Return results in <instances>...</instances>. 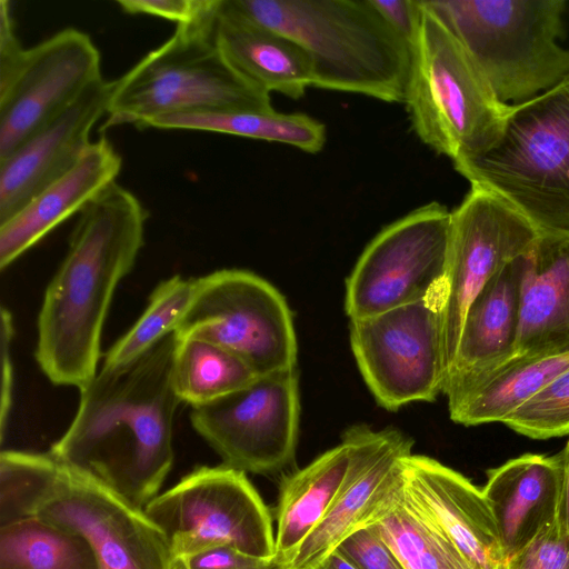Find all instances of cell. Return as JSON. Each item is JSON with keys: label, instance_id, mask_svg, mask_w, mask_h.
Masks as SVG:
<instances>
[{"label": "cell", "instance_id": "cell-1", "mask_svg": "<svg viewBox=\"0 0 569 569\" xmlns=\"http://www.w3.org/2000/svg\"><path fill=\"white\" fill-rule=\"evenodd\" d=\"M171 333L136 360L103 367L82 386L76 415L50 453L120 492L140 509L170 472L179 400Z\"/></svg>", "mask_w": 569, "mask_h": 569}, {"label": "cell", "instance_id": "cell-2", "mask_svg": "<svg viewBox=\"0 0 569 569\" xmlns=\"http://www.w3.org/2000/svg\"><path fill=\"white\" fill-rule=\"evenodd\" d=\"M147 219L117 182L79 213L38 316L36 358L52 383L80 389L96 376L108 310L143 246Z\"/></svg>", "mask_w": 569, "mask_h": 569}, {"label": "cell", "instance_id": "cell-3", "mask_svg": "<svg viewBox=\"0 0 569 569\" xmlns=\"http://www.w3.org/2000/svg\"><path fill=\"white\" fill-rule=\"evenodd\" d=\"M309 56L313 87L403 102L410 47L369 0H222Z\"/></svg>", "mask_w": 569, "mask_h": 569}, {"label": "cell", "instance_id": "cell-4", "mask_svg": "<svg viewBox=\"0 0 569 569\" xmlns=\"http://www.w3.org/2000/svg\"><path fill=\"white\" fill-rule=\"evenodd\" d=\"M453 166L470 186L510 203L539 233L569 236V78L510 106L496 142Z\"/></svg>", "mask_w": 569, "mask_h": 569}, {"label": "cell", "instance_id": "cell-5", "mask_svg": "<svg viewBox=\"0 0 569 569\" xmlns=\"http://www.w3.org/2000/svg\"><path fill=\"white\" fill-rule=\"evenodd\" d=\"M463 47L505 104L569 78L565 0H422Z\"/></svg>", "mask_w": 569, "mask_h": 569}, {"label": "cell", "instance_id": "cell-6", "mask_svg": "<svg viewBox=\"0 0 569 569\" xmlns=\"http://www.w3.org/2000/svg\"><path fill=\"white\" fill-rule=\"evenodd\" d=\"M419 3L403 103L419 139L455 163L496 142L510 106L497 98L450 30Z\"/></svg>", "mask_w": 569, "mask_h": 569}, {"label": "cell", "instance_id": "cell-7", "mask_svg": "<svg viewBox=\"0 0 569 569\" xmlns=\"http://www.w3.org/2000/svg\"><path fill=\"white\" fill-rule=\"evenodd\" d=\"M216 21L176 26L169 39L113 80L101 130L146 129L156 118L203 109L272 110L270 94L244 80L218 49Z\"/></svg>", "mask_w": 569, "mask_h": 569}, {"label": "cell", "instance_id": "cell-8", "mask_svg": "<svg viewBox=\"0 0 569 569\" xmlns=\"http://www.w3.org/2000/svg\"><path fill=\"white\" fill-rule=\"evenodd\" d=\"M178 339H201L241 359L257 376L296 369L297 337L280 291L258 274L221 269L197 278Z\"/></svg>", "mask_w": 569, "mask_h": 569}, {"label": "cell", "instance_id": "cell-9", "mask_svg": "<svg viewBox=\"0 0 569 569\" xmlns=\"http://www.w3.org/2000/svg\"><path fill=\"white\" fill-rule=\"evenodd\" d=\"M163 531L172 560L219 546L273 559L270 513L246 472L200 466L144 508Z\"/></svg>", "mask_w": 569, "mask_h": 569}, {"label": "cell", "instance_id": "cell-10", "mask_svg": "<svg viewBox=\"0 0 569 569\" xmlns=\"http://www.w3.org/2000/svg\"><path fill=\"white\" fill-rule=\"evenodd\" d=\"M450 220L451 211L432 201L385 227L346 281L350 320L445 296Z\"/></svg>", "mask_w": 569, "mask_h": 569}, {"label": "cell", "instance_id": "cell-11", "mask_svg": "<svg viewBox=\"0 0 569 569\" xmlns=\"http://www.w3.org/2000/svg\"><path fill=\"white\" fill-rule=\"evenodd\" d=\"M443 295L350 320V346L376 401L396 411L443 390Z\"/></svg>", "mask_w": 569, "mask_h": 569}, {"label": "cell", "instance_id": "cell-12", "mask_svg": "<svg viewBox=\"0 0 569 569\" xmlns=\"http://www.w3.org/2000/svg\"><path fill=\"white\" fill-rule=\"evenodd\" d=\"M296 369L258 376L246 387L193 407L190 420L223 463L267 475L295 458L299 429Z\"/></svg>", "mask_w": 569, "mask_h": 569}, {"label": "cell", "instance_id": "cell-13", "mask_svg": "<svg viewBox=\"0 0 569 569\" xmlns=\"http://www.w3.org/2000/svg\"><path fill=\"white\" fill-rule=\"evenodd\" d=\"M538 236L539 231L523 214L478 186H471L451 211L442 305L446 377L469 306L495 274L531 248Z\"/></svg>", "mask_w": 569, "mask_h": 569}, {"label": "cell", "instance_id": "cell-14", "mask_svg": "<svg viewBox=\"0 0 569 569\" xmlns=\"http://www.w3.org/2000/svg\"><path fill=\"white\" fill-rule=\"evenodd\" d=\"M34 516L86 538L101 569H171L169 542L144 509L62 462Z\"/></svg>", "mask_w": 569, "mask_h": 569}, {"label": "cell", "instance_id": "cell-15", "mask_svg": "<svg viewBox=\"0 0 569 569\" xmlns=\"http://www.w3.org/2000/svg\"><path fill=\"white\" fill-rule=\"evenodd\" d=\"M101 79L100 52L78 29L66 28L26 49L0 83V159Z\"/></svg>", "mask_w": 569, "mask_h": 569}, {"label": "cell", "instance_id": "cell-16", "mask_svg": "<svg viewBox=\"0 0 569 569\" xmlns=\"http://www.w3.org/2000/svg\"><path fill=\"white\" fill-rule=\"evenodd\" d=\"M350 459L343 483L331 507L283 569H311L361 528L377 505L399 482L412 440L396 429L358 425L342 436Z\"/></svg>", "mask_w": 569, "mask_h": 569}, {"label": "cell", "instance_id": "cell-17", "mask_svg": "<svg viewBox=\"0 0 569 569\" xmlns=\"http://www.w3.org/2000/svg\"><path fill=\"white\" fill-rule=\"evenodd\" d=\"M113 81L103 78L0 159V223L11 218L86 153L90 133L107 114Z\"/></svg>", "mask_w": 569, "mask_h": 569}, {"label": "cell", "instance_id": "cell-18", "mask_svg": "<svg viewBox=\"0 0 569 569\" xmlns=\"http://www.w3.org/2000/svg\"><path fill=\"white\" fill-rule=\"evenodd\" d=\"M403 486L473 569L501 568L499 533L482 489L439 461L413 453L405 459Z\"/></svg>", "mask_w": 569, "mask_h": 569}, {"label": "cell", "instance_id": "cell-19", "mask_svg": "<svg viewBox=\"0 0 569 569\" xmlns=\"http://www.w3.org/2000/svg\"><path fill=\"white\" fill-rule=\"evenodd\" d=\"M122 159L106 136L92 141L81 159L0 223V269L4 270L60 223L80 213L112 183Z\"/></svg>", "mask_w": 569, "mask_h": 569}, {"label": "cell", "instance_id": "cell-20", "mask_svg": "<svg viewBox=\"0 0 569 569\" xmlns=\"http://www.w3.org/2000/svg\"><path fill=\"white\" fill-rule=\"evenodd\" d=\"M569 352V236L539 233L522 256L516 356Z\"/></svg>", "mask_w": 569, "mask_h": 569}, {"label": "cell", "instance_id": "cell-21", "mask_svg": "<svg viewBox=\"0 0 569 569\" xmlns=\"http://www.w3.org/2000/svg\"><path fill=\"white\" fill-rule=\"evenodd\" d=\"M560 452L526 453L488 471L482 492L493 515L505 560L556 522Z\"/></svg>", "mask_w": 569, "mask_h": 569}, {"label": "cell", "instance_id": "cell-22", "mask_svg": "<svg viewBox=\"0 0 569 569\" xmlns=\"http://www.w3.org/2000/svg\"><path fill=\"white\" fill-rule=\"evenodd\" d=\"M521 279L522 256L506 264L473 299L462 322L443 390L516 357Z\"/></svg>", "mask_w": 569, "mask_h": 569}, {"label": "cell", "instance_id": "cell-23", "mask_svg": "<svg viewBox=\"0 0 569 569\" xmlns=\"http://www.w3.org/2000/svg\"><path fill=\"white\" fill-rule=\"evenodd\" d=\"M213 40L228 63L250 84L300 99L313 86L309 56L292 39L248 20L220 2Z\"/></svg>", "mask_w": 569, "mask_h": 569}, {"label": "cell", "instance_id": "cell-24", "mask_svg": "<svg viewBox=\"0 0 569 569\" xmlns=\"http://www.w3.org/2000/svg\"><path fill=\"white\" fill-rule=\"evenodd\" d=\"M569 367V352L513 357L496 369L443 390L450 419L463 426L502 422Z\"/></svg>", "mask_w": 569, "mask_h": 569}, {"label": "cell", "instance_id": "cell-25", "mask_svg": "<svg viewBox=\"0 0 569 569\" xmlns=\"http://www.w3.org/2000/svg\"><path fill=\"white\" fill-rule=\"evenodd\" d=\"M349 459V446L341 441L282 480L272 559L282 569L331 507L347 475Z\"/></svg>", "mask_w": 569, "mask_h": 569}, {"label": "cell", "instance_id": "cell-26", "mask_svg": "<svg viewBox=\"0 0 569 569\" xmlns=\"http://www.w3.org/2000/svg\"><path fill=\"white\" fill-rule=\"evenodd\" d=\"M399 482L377 505L362 527H371L405 569H473L439 526Z\"/></svg>", "mask_w": 569, "mask_h": 569}, {"label": "cell", "instance_id": "cell-27", "mask_svg": "<svg viewBox=\"0 0 569 569\" xmlns=\"http://www.w3.org/2000/svg\"><path fill=\"white\" fill-rule=\"evenodd\" d=\"M147 128L196 130L231 134L292 146L309 153L326 143V127L305 113L272 110L203 109L151 120Z\"/></svg>", "mask_w": 569, "mask_h": 569}, {"label": "cell", "instance_id": "cell-28", "mask_svg": "<svg viewBox=\"0 0 569 569\" xmlns=\"http://www.w3.org/2000/svg\"><path fill=\"white\" fill-rule=\"evenodd\" d=\"M0 569H101L86 538L38 517L0 527Z\"/></svg>", "mask_w": 569, "mask_h": 569}, {"label": "cell", "instance_id": "cell-29", "mask_svg": "<svg viewBox=\"0 0 569 569\" xmlns=\"http://www.w3.org/2000/svg\"><path fill=\"white\" fill-rule=\"evenodd\" d=\"M257 377L241 359L218 345L177 338L173 387L179 400L192 408L237 391Z\"/></svg>", "mask_w": 569, "mask_h": 569}, {"label": "cell", "instance_id": "cell-30", "mask_svg": "<svg viewBox=\"0 0 569 569\" xmlns=\"http://www.w3.org/2000/svg\"><path fill=\"white\" fill-rule=\"evenodd\" d=\"M196 288L197 278L180 274L160 282L139 319L108 350L103 367L124 366L174 333L190 307Z\"/></svg>", "mask_w": 569, "mask_h": 569}, {"label": "cell", "instance_id": "cell-31", "mask_svg": "<svg viewBox=\"0 0 569 569\" xmlns=\"http://www.w3.org/2000/svg\"><path fill=\"white\" fill-rule=\"evenodd\" d=\"M59 466V460L50 452L1 451L0 527L34 517Z\"/></svg>", "mask_w": 569, "mask_h": 569}, {"label": "cell", "instance_id": "cell-32", "mask_svg": "<svg viewBox=\"0 0 569 569\" xmlns=\"http://www.w3.org/2000/svg\"><path fill=\"white\" fill-rule=\"evenodd\" d=\"M501 423L532 439L569 435V367Z\"/></svg>", "mask_w": 569, "mask_h": 569}, {"label": "cell", "instance_id": "cell-33", "mask_svg": "<svg viewBox=\"0 0 569 569\" xmlns=\"http://www.w3.org/2000/svg\"><path fill=\"white\" fill-rule=\"evenodd\" d=\"M221 0H118L130 14H149L177 26L211 23L217 20Z\"/></svg>", "mask_w": 569, "mask_h": 569}, {"label": "cell", "instance_id": "cell-34", "mask_svg": "<svg viewBox=\"0 0 569 569\" xmlns=\"http://www.w3.org/2000/svg\"><path fill=\"white\" fill-rule=\"evenodd\" d=\"M500 569H569V536L555 522L507 558Z\"/></svg>", "mask_w": 569, "mask_h": 569}, {"label": "cell", "instance_id": "cell-35", "mask_svg": "<svg viewBox=\"0 0 569 569\" xmlns=\"http://www.w3.org/2000/svg\"><path fill=\"white\" fill-rule=\"evenodd\" d=\"M359 569H405L371 527L352 531L336 548Z\"/></svg>", "mask_w": 569, "mask_h": 569}, {"label": "cell", "instance_id": "cell-36", "mask_svg": "<svg viewBox=\"0 0 569 569\" xmlns=\"http://www.w3.org/2000/svg\"><path fill=\"white\" fill-rule=\"evenodd\" d=\"M171 569H282L272 559H262L229 546L213 547L172 560Z\"/></svg>", "mask_w": 569, "mask_h": 569}, {"label": "cell", "instance_id": "cell-37", "mask_svg": "<svg viewBox=\"0 0 569 569\" xmlns=\"http://www.w3.org/2000/svg\"><path fill=\"white\" fill-rule=\"evenodd\" d=\"M369 1L382 20L410 47L419 26V0Z\"/></svg>", "mask_w": 569, "mask_h": 569}, {"label": "cell", "instance_id": "cell-38", "mask_svg": "<svg viewBox=\"0 0 569 569\" xmlns=\"http://www.w3.org/2000/svg\"><path fill=\"white\" fill-rule=\"evenodd\" d=\"M14 335L12 315L4 306L1 307V399H0V435L3 438L7 420L12 406L13 365L11 345Z\"/></svg>", "mask_w": 569, "mask_h": 569}, {"label": "cell", "instance_id": "cell-39", "mask_svg": "<svg viewBox=\"0 0 569 569\" xmlns=\"http://www.w3.org/2000/svg\"><path fill=\"white\" fill-rule=\"evenodd\" d=\"M26 49L19 42L10 12V2L0 0V82L19 66Z\"/></svg>", "mask_w": 569, "mask_h": 569}, {"label": "cell", "instance_id": "cell-40", "mask_svg": "<svg viewBox=\"0 0 569 569\" xmlns=\"http://www.w3.org/2000/svg\"><path fill=\"white\" fill-rule=\"evenodd\" d=\"M561 477L556 523L565 536H569V441L560 452Z\"/></svg>", "mask_w": 569, "mask_h": 569}, {"label": "cell", "instance_id": "cell-41", "mask_svg": "<svg viewBox=\"0 0 569 569\" xmlns=\"http://www.w3.org/2000/svg\"><path fill=\"white\" fill-rule=\"evenodd\" d=\"M311 569H359L339 550L335 549Z\"/></svg>", "mask_w": 569, "mask_h": 569}]
</instances>
